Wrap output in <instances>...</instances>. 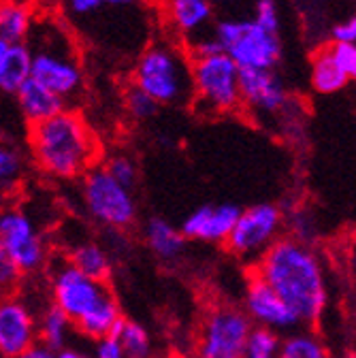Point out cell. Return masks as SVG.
Masks as SVG:
<instances>
[{"instance_id":"cell-1","label":"cell","mask_w":356,"mask_h":358,"mask_svg":"<svg viewBox=\"0 0 356 358\" xmlns=\"http://www.w3.org/2000/svg\"><path fill=\"white\" fill-rule=\"evenodd\" d=\"M252 271L288 305L301 327H318L331 294L314 245L282 235L254 260Z\"/></svg>"},{"instance_id":"cell-2","label":"cell","mask_w":356,"mask_h":358,"mask_svg":"<svg viewBox=\"0 0 356 358\" xmlns=\"http://www.w3.org/2000/svg\"><path fill=\"white\" fill-rule=\"evenodd\" d=\"M66 28L97 50L139 56L145 50L152 20L145 0H60Z\"/></svg>"},{"instance_id":"cell-3","label":"cell","mask_w":356,"mask_h":358,"mask_svg":"<svg viewBox=\"0 0 356 358\" xmlns=\"http://www.w3.org/2000/svg\"><path fill=\"white\" fill-rule=\"evenodd\" d=\"M28 143L34 164L45 175L64 182L83 177L99 156V143L90 126L66 109L30 124Z\"/></svg>"},{"instance_id":"cell-4","label":"cell","mask_w":356,"mask_h":358,"mask_svg":"<svg viewBox=\"0 0 356 358\" xmlns=\"http://www.w3.org/2000/svg\"><path fill=\"white\" fill-rule=\"evenodd\" d=\"M30 50V79L45 85L64 103L83 90V66L75 50V36L56 17L34 20L26 38Z\"/></svg>"},{"instance_id":"cell-5","label":"cell","mask_w":356,"mask_h":358,"mask_svg":"<svg viewBox=\"0 0 356 358\" xmlns=\"http://www.w3.org/2000/svg\"><path fill=\"white\" fill-rule=\"evenodd\" d=\"M135 85L158 105H180L194 96L190 60L169 41L145 45L137 56Z\"/></svg>"},{"instance_id":"cell-6","label":"cell","mask_w":356,"mask_h":358,"mask_svg":"<svg viewBox=\"0 0 356 358\" xmlns=\"http://www.w3.org/2000/svg\"><path fill=\"white\" fill-rule=\"evenodd\" d=\"M213 36L239 71H273L282 58L278 34L262 30L252 20H222L215 24Z\"/></svg>"},{"instance_id":"cell-7","label":"cell","mask_w":356,"mask_h":358,"mask_svg":"<svg viewBox=\"0 0 356 358\" xmlns=\"http://www.w3.org/2000/svg\"><path fill=\"white\" fill-rule=\"evenodd\" d=\"M81 203L87 215L109 231L124 233L137 222L132 190L120 186L105 166H92L81 177Z\"/></svg>"},{"instance_id":"cell-8","label":"cell","mask_w":356,"mask_h":358,"mask_svg":"<svg viewBox=\"0 0 356 358\" xmlns=\"http://www.w3.org/2000/svg\"><path fill=\"white\" fill-rule=\"evenodd\" d=\"M252 327L245 311L237 305L218 303L209 307L199 331L197 358H243Z\"/></svg>"},{"instance_id":"cell-9","label":"cell","mask_w":356,"mask_h":358,"mask_svg":"<svg viewBox=\"0 0 356 358\" xmlns=\"http://www.w3.org/2000/svg\"><path fill=\"white\" fill-rule=\"evenodd\" d=\"M192 90L211 111H235L239 101V69L225 54H211L190 60Z\"/></svg>"},{"instance_id":"cell-10","label":"cell","mask_w":356,"mask_h":358,"mask_svg":"<svg viewBox=\"0 0 356 358\" xmlns=\"http://www.w3.org/2000/svg\"><path fill=\"white\" fill-rule=\"evenodd\" d=\"M284 231V209L276 203H260L241 209L225 248L243 260H256Z\"/></svg>"},{"instance_id":"cell-11","label":"cell","mask_w":356,"mask_h":358,"mask_svg":"<svg viewBox=\"0 0 356 358\" xmlns=\"http://www.w3.org/2000/svg\"><path fill=\"white\" fill-rule=\"evenodd\" d=\"M0 245H3L22 275H32L48 264V243L36 231L32 217L20 207L0 211Z\"/></svg>"},{"instance_id":"cell-12","label":"cell","mask_w":356,"mask_h":358,"mask_svg":"<svg viewBox=\"0 0 356 358\" xmlns=\"http://www.w3.org/2000/svg\"><path fill=\"white\" fill-rule=\"evenodd\" d=\"M50 290L52 303L75 322L109 292V286L85 278L66 258H60L50 278Z\"/></svg>"},{"instance_id":"cell-13","label":"cell","mask_w":356,"mask_h":358,"mask_svg":"<svg viewBox=\"0 0 356 358\" xmlns=\"http://www.w3.org/2000/svg\"><path fill=\"white\" fill-rule=\"evenodd\" d=\"M245 316L254 327H264L276 333H290L301 329V322L294 313L288 309V305L266 286L254 271L248 275V286L243 294V307Z\"/></svg>"},{"instance_id":"cell-14","label":"cell","mask_w":356,"mask_h":358,"mask_svg":"<svg viewBox=\"0 0 356 358\" xmlns=\"http://www.w3.org/2000/svg\"><path fill=\"white\" fill-rule=\"evenodd\" d=\"M38 341L36 318L15 294L0 296V358H17Z\"/></svg>"},{"instance_id":"cell-15","label":"cell","mask_w":356,"mask_h":358,"mask_svg":"<svg viewBox=\"0 0 356 358\" xmlns=\"http://www.w3.org/2000/svg\"><path fill=\"white\" fill-rule=\"evenodd\" d=\"M239 101L256 115H278L288 105L286 87L273 71H239Z\"/></svg>"},{"instance_id":"cell-16","label":"cell","mask_w":356,"mask_h":358,"mask_svg":"<svg viewBox=\"0 0 356 358\" xmlns=\"http://www.w3.org/2000/svg\"><path fill=\"white\" fill-rule=\"evenodd\" d=\"M241 209L233 203L225 205H201L182 222V235L186 241H203V243H225L235 227Z\"/></svg>"},{"instance_id":"cell-17","label":"cell","mask_w":356,"mask_h":358,"mask_svg":"<svg viewBox=\"0 0 356 358\" xmlns=\"http://www.w3.org/2000/svg\"><path fill=\"white\" fill-rule=\"evenodd\" d=\"M122 309L118 299L113 296V292L109 290L94 307L87 309L83 316H79L73 322V329L77 333H81L83 337L92 339V341H101L105 337H113L120 320H122Z\"/></svg>"},{"instance_id":"cell-18","label":"cell","mask_w":356,"mask_h":358,"mask_svg":"<svg viewBox=\"0 0 356 358\" xmlns=\"http://www.w3.org/2000/svg\"><path fill=\"white\" fill-rule=\"evenodd\" d=\"M164 13L182 36H201L213 20L209 0H164Z\"/></svg>"},{"instance_id":"cell-19","label":"cell","mask_w":356,"mask_h":358,"mask_svg":"<svg viewBox=\"0 0 356 358\" xmlns=\"http://www.w3.org/2000/svg\"><path fill=\"white\" fill-rule=\"evenodd\" d=\"M143 239L150 252L162 260V262H175L180 260L184 250H186V239L180 231V227L173 224L164 217H150L145 229H143Z\"/></svg>"},{"instance_id":"cell-20","label":"cell","mask_w":356,"mask_h":358,"mask_svg":"<svg viewBox=\"0 0 356 358\" xmlns=\"http://www.w3.org/2000/svg\"><path fill=\"white\" fill-rule=\"evenodd\" d=\"M15 96H17L22 115L28 120V124L43 122V120H48L66 109L64 101L58 94H54L45 85L36 83L34 79H28L15 92Z\"/></svg>"},{"instance_id":"cell-21","label":"cell","mask_w":356,"mask_h":358,"mask_svg":"<svg viewBox=\"0 0 356 358\" xmlns=\"http://www.w3.org/2000/svg\"><path fill=\"white\" fill-rule=\"evenodd\" d=\"M66 260L85 278L103 282V284H107V280L111 278V271H113L111 254L97 241H81V243L73 245Z\"/></svg>"},{"instance_id":"cell-22","label":"cell","mask_w":356,"mask_h":358,"mask_svg":"<svg viewBox=\"0 0 356 358\" xmlns=\"http://www.w3.org/2000/svg\"><path fill=\"white\" fill-rule=\"evenodd\" d=\"M30 50L26 43L9 45L7 54L0 60V90L15 94L17 90L30 79Z\"/></svg>"},{"instance_id":"cell-23","label":"cell","mask_w":356,"mask_h":358,"mask_svg":"<svg viewBox=\"0 0 356 358\" xmlns=\"http://www.w3.org/2000/svg\"><path fill=\"white\" fill-rule=\"evenodd\" d=\"M71 333H73L71 318L66 316L64 311H60L54 303H50L45 309L41 311L38 322H36L38 343H43V345L54 350V352H60L62 348H66Z\"/></svg>"},{"instance_id":"cell-24","label":"cell","mask_w":356,"mask_h":358,"mask_svg":"<svg viewBox=\"0 0 356 358\" xmlns=\"http://www.w3.org/2000/svg\"><path fill=\"white\" fill-rule=\"evenodd\" d=\"M276 358H331V350L318 333L297 329L280 339Z\"/></svg>"},{"instance_id":"cell-25","label":"cell","mask_w":356,"mask_h":358,"mask_svg":"<svg viewBox=\"0 0 356 358\" xmlns=\"http://www.w3.org/2000/svg\"><path fill=\"white\" fill-rule=\"evenodd\" d=\"M34 24V11L30 5L0 0V38L13 43H26Z\"/></svg>"},{"instance_id":"cell-26","label":"cell","mask_w":356,"mask_h":358,"mask_svg":"<svg viewBox=\"0 0 356 358\" xmlns=\"http://www.w3.org/2000/svg\"><path fill=\"white\" fill-rule=\"evenodd\" d=\"M113 337L118 339L124 358H152V337L141 322L122 318Z\"/></svg>"},{"instance_id":"cell-27","label":"cell","mask_w":356,"mask_h":358,"mask_svg":"<svg viewBox=\"0 0 356 358\" xmlns=\"http://www.w3.org/2000/svg\"><path fill=\"white\" fill-rule=\"evenodd\" d=\"M350 83V79L333 62L329 50H320L311 60V85L320 94H335Z\"/></svg>"},{"instance_id":"cell-28","label":"cell","mask_w":356,"mask_h":358,"mask_svg":"<svg viewBox=\"0 0 356 358\" xmlns=\"http://www.w3.org/2000/svg\"><path fill=\"white\" fill-rule=\"evenodd\" d=\"M280 339H282V335L271 329L252 327L248 341H245L243 358H276Z\"/></svg>"},{"instance_id":"cell-29","label":"cell","mask_w":356,"mask_h":358,"mask_svg":"<svg viewBox=\"0 0 356 358\" xmlns=\"http://www.w3.org/2000/svg\"><path fill=\"white\" fill-rule=\"evenodd\" d=\"M24 175H26V164L22 154L13 148L0 145V188L5 192L17 190Z\"/></svg>"},{"instance_id":"cell-30","label":"cell","mask_w":356,"mask_h":358,"mask_svg":"<svg viewBox=\"0 0 356 358\" xmlns=\"http://www.w3.org/2000/svg\"><path fill=\"white\" fill-rule=\"evenodd\" d=\"M124 103H126L128 113H130L132 117H135L137 122H148V120H152V117L158 113V107H160L150 94H145L143 90L137 87L135 83H132V85L126 90Z\"/></svg>"},{"instance_id":"cell-31","label":"cell","mask_w":356,"mask_h":358,"mask_svg":"<svg viewBox=\"0 0 356 358\" xmlns=\"http://www.w3.org/2000/svg\"><path fill=\"white\" fill-rule=\"evenodd\" d=\"M105 171L115 179V182L128 190H132L139 182V169L137 162L126 154H115L105 162Z\"/></svg>"},{"instance_id":"cell-32","label":"cell","mask_w":356,"mask_h":358,"mask_svg":"<svg viewBox=\"0 0 356 358\" xmlns=\"http://www.w3.org/2000/svg\"><path fill=\"white\" fill-rule=\"evenodd\" d=\"M22 273L9 252L0 245V296L3 294H15V290L22 284Z\"/></svg>"},{"instance_id":"cell-33","label":"cell","mask_w":356,"mask_h":358,"mask_svg":"<svg viewBox=\"0 0 356 358\" xmlns=\"http://www.w3.org/2000/svg\"><path fill=\"white\" fill-rule=\"evenodd\" d=\"M327 50H329L333 62L339 66V71L348 79H354V75H356V45L354 43H331Z\"/></svg>"},{"instance_id":"cell-34","label":"cell","mask_w":356,"mask_h":358,"mask_svg":"<svg viewBox=\"0 0 356 358\" xmlns=\"http://www.w3.org/2000/svg\"><path fill=\"white\" fill-rule=\"evenodd\" d=\"M254 24H258L262 30L278 34L280 30V9L276 0H256L254 7Z\"/></svg>"},{"instance_id":"cell-35","label":"cell","mask_w":356,"mask_h":358,"mask_svg":"<svg viewBox=\"0 0 356 358\" xmlns=\"http://www.w3.org/2000/svg\"><path fill=\"white\" fill-rule=\"evenodd\" d=\"M333 43H356V20L348 17L331 30Z\"/></svg>"},{"instance_id":"cell-36","label":"cell","mask_w":356,"mask_h":358,"mask_svg":"<svg viewBox=\"0 0 356 358\" xmlns=\"http://www.w3.org/2000/svg\"><path fill=\"white\" fill-rule=\"evenodd\" d=\"M92 358H124V354H122L115 337H105V339L97 341V350H94Z\"/></svg>"},{"instance_id":"cell-37","label":"cell","mask_w":356,"mask_h":358,"mask_svg":"<svg viewBox=\"0 0 356 358\" xmlns=\"http://www.w3.org/2000/svg\"><path fill=\"white\" fill-rule=\"evenodd\" d=\"M17 358H58L54 350L45 348L43 343H34L30 350H26L24 354H20Z\"/></svg>"},{"instance_id":"cell-38","label":"cell","mask_w":356,"mask_h":358,"mask_svg":"<svg viewBox=\"0 0 356 358\" xmlns=\"http://www.w3.org/2000/svg\"><path fill=\"white\" fill-rule=\"evenodd\" d=\"M56 356H58V358H90L85 352H81V350H77V348H71V345H66V348H62L60 352H56Z\"/></svg>"},{"instance_id":"cell-39","label":"cell","mask_w":356,"mask_h":358,"mask_svg":"<svg viewBox=\"0 0 356 358\" xmlns=\"http://www.w3.org/2000/svg\"><path fill=\"white\" fill-rule=\"evenodd\" d=\"M7 50H9V43L0 38V60H3V56L7 54Z\"/></svg>"},{"instance_id":"cell-40","label":"cell","mask_w":356,"mask_h":358,"mask_svg":"<svg viewBox=\"0 0 356 358\" xmlns=\"http://www.w3.org/2000/svg\"><path fill=\"white\" fill-rule=\"evenodd\" d=\"M7 207V192L0 188V211H3Z\"/></svg>"},{"instance_id":"cell-41","label":"cell","mask_w":356,"mask_h":358,"mask_svg":"<svg viewBox=\"0 0 356 358\" xmlns=\"http://www.w3.org/2000/svg\"><path fill=\"white\" fill-rule=\"evenodd\" d=\"M9 3H22V5H30V0H9Z\"/></svg>"},{"instance_id":"cell-42","label":"cell","mask_w":356,"mask_h":358,"mask_svg":"<svg viewBox=\"0 0 356 358\" xmlns=\"http://www.w3.org/2000/svg\"><path fill=\"white\" fill-rule=\"evenodd\" d=\"M209 3L213 5V3H225V0H209Z\"/></svg>"},{"instance_id":"cell-43","label":"cell","mask_w":356,"mask_h":358,"mask_svg":"<svg viewBox=\"0 0 356 358\" xmlns=\"http://www.w3.org/2000/svg\"><path fill=\"white\" fill-rule=\"evenodd\" d=\"M145 3H154V0H145Z\"/></svg>"}]
</instances>
